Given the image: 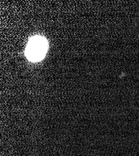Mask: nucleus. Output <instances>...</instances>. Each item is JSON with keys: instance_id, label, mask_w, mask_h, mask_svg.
<instances>
[{"instance_id": "nucleus-1", "label": "nucleus", "mask_w": 139, "mask_h": 156, "mask_svg": "<svg viewBox=\"0 0 139 156\" xmlns=\"http://www.w3.org/2000/svg\"><path fill=\"white\" fill-rule=\"evenodd\" d=\"M47 46V42L44 37L39 36L33 37L27 45L26 56L32 61L41 60L46 53Z\"/></svg>"}]
</instances>
